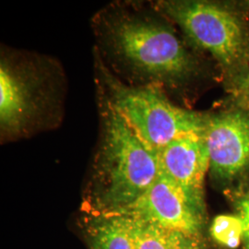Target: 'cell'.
Masks as SVG:
<instances>
[{"mask_svg":"<svg viewBox=\"0 0 249 249\" xmlns=\"http://www.w3.org/2000/svg\"><path fill=\"white\" fill-rule=\"evenodd\" d=\"M90 249H134L133 221L121 213L84 212Z\"/></svg>","mask_w":249,"mask_h":249,"instance_id":"9","label":"cell"},{"mask_svg":"<svg viewBox=\"0 0 249 249\" xmlns=\"http://www.w3.org/2000/svg\"><path fill=\"white\" fill-rule=\"evenodd\" d=\"M160 172L184 192L187 199L205 213L204 181L210 169L206 133L174 141L159 152Z\"/></svg>","mask_w":249,"mask_h":249,"instance_id":"8","label":"cell"},{"mask_svg":"<svg viewBox=\"0 0 249 249\" xmlns=\"http://www.w3.org/2000/svg\"><path fill=\"white\" fill-rule=\"evenodd\" d=\"M243 223L244 249H249V193L239 202V215Z\"/></svg>","mask_w":249,"mask_h":249,"instance_id":"13","label":"cell"},{"mask_svg":"<svg viewBox=\"0 0 249 249\" xmlns=\"http://www.w3.org/2000/svg\"><path fill=\"white\" fill-rule=\"evenodd\" d=\"M231 92L232 107L249 109V72Z\"/></svg>","mask_w":249,"mask_h":249,"instance_id":"12","label":"cell"},{"mask_svg":"<svg viewBox=\"0 0 249 249\" xmlns=\"http://www.w3.org/2000/svg\"><path fill=\"white\" fill-rule=\"evenodd\" d=\"M101 95L151 151L178 139L206 133L210 115L175 105L159 86H132L111 71L96 53Z\"/></svg>","mask_w":249,"mask_h":249,"instance_id":"3","label":"cell"},{"mask_svg":"<svg viewBox=\"0 0 249 249\" xmlns=\"http://www.w3.org/2000/svg\"><path fill=\"white\" fill-rule=\"evenodd\" d=\"M131 219L133 221L134 249H200L198 237L142 220Z\"/></svg>","mask_w":249,"mask_h":249,"instance_id":"10","label":"cell"},{"mask_svg":"<svg viewBox=\"0 0 249 249\" xmlns=\"http://www.w3.org/2000/svg\"><path fill=\"white\" fill-rule=\"evenodd\" d=\"M45 75L33 64L2 56L0 64V129L2 137H18L38 122L50 105Z\"/></svg>","mask_w":249,"mask_h":249,"instance_id":"5","label":"cell"},{"mask_svg":"<svg viewBox=\"0 0 249 249\" xmlns=\"http://www.w3.org/2000/svg\"><path fill=\"white\" fill-rule=\"evenodd\" d=\"M153 9L182 30L188 45L210 53L230 89L249 72V28L236 12L199 0H167Z\"/></svg>","mask_w":249,"mask_h":249,"instance_id":"4","label":"cell"},{"mask_svg":"<svg viewBox=\"0 0 249 249\" xmlns=\"http://www.w3.org/2000/svg\"><path fill=\"white\" fill-rule=\"evenodd\" d=\"M114 213L195 237H199L205 220V213L196 209L180 187L161 172L136 201Z\"/></svg>","mask_w":249,"mask_h":249,"instance_id":"7","label":"cell"},{"mask_svg":"<svg viewBox=\"0 0 249 249\" xmlns=\"http://www.w3.org/2000/svg\"><path fill=\"white\" fill-rule=\"evenodd\" d=\"M214 240L227 249H236L243 240V223L239 216L220 215L211 228Z\"/></svg>","mask_w":249,"mask_h":249,"instance_id":"11","label":"cell"},{"mask_svg":"<svg viewBox=\"0 0 249 249\" xmlns=\"http://www.w3.org/2000/svg\"><path fill=\"white\" fill-rule=\"evenodd\" d=\"M101 135L84 212L114 213L144 194L160 172L159 153L134 133L102 95Z\"/></svg>","mask_w":249,"mask_h":249,"instance_id":"2","label":"cell"},{"mask_svg":"<svg viewBox=\"0 0 249 249\" xmlns=\"http://www.w3.org/2000/svg\"><path fill=\"white\" fill-rule=\"evenodd\" d=\"M210 170L231 181L249 171V109L232 107L210 115L206 130Z\"/></svg>","mask_w":249,"mask_h":249,"instance_id":"6","label":"cell"},{"mask_svg":"<svg viewBox=\"0 0 249 249\" xmlns=\"http://www.w3.org/2000/svg\"><path fill=\"white\" fill-rule=\"evenodd\" d=\"M98 54L132 86L180 89L200 73L196 54L170 25L133 5H111L93 18Z\"/></svg>","mask_w":249,"mask_h":249,"instance_id":"1","label":"cell"}]
</instances>
